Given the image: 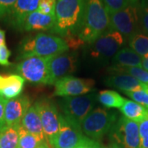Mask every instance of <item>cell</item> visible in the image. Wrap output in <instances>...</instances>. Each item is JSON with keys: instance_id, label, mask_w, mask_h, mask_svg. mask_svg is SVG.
<instances>
[{"instance_id": "cell-29", "label": "cell", "mask_w": 148, "mask_h": 148, "mask_svg": "<svg viewBox=\"0 0 148 148\" xmlns=\"http://www.w3.org/2000/svg\"><path fill=\"white\" fill-rule=\"evenodd\" d=\"M124 94H126L128 97L132 99L133 101L148 109V89L124 92Z\"/></svg>"}, {"instance_id": "cell-25", "label": "cell", "mask_w": 148, "mask_h": 148, "mask_svg": "<svg viewBox=\"0 0 148 148\" xmlns=\"http://www.w3.org/2000/svg\"><path fill=\"white\" fill-rule=\"evenodd\" d=\"M129 48L143 57L148 53V35L140 31L134 34L128 40Z\"/></svg>"}, {"instance_id": "cell-36", "label": "cell", "mask_w": 148, "mask_h": 148, "mask_svg": "<svg viewBox=\"0 0 148 148\" xmlns=\"http://www.w3.org/2000/svg\"><path fill=\"white\" fill-rule=\"evenodd\" d=\"M7 99L3 95H0V132L3 131L6 127L5 116H4V110Z\"/></svg>"}, {"instance_id": "cell-24", "label": "cell", "mask_w": 148, "mask_h": 148, "mask_svg": "<svg viewBox=\"0 0 148 148\" xmlns=\"http://www.w3.org/2000/svg\"><path fill=\"white\" fill-rule=\"evenodd\" d=\"M19 131V142L17 148H38L42 144L46 143V140L39 138L27 130L21 125L18 127Z\"/></svg>"}, {"instance_id": "cell-16", "label": "cell", "mask_w": 148, "mask_h": 148, "mask_svg": "<svg viewBox=\"0 0 148 148\" xmlns=\"http://www.w3.org/2000/svg\"><path fill=\"white\" fill-rule=\"evenodd\" d=\"M55 27V16L43 14L35 11L28 15L23 23L21 31L25 32H50Z\"/></svg>"}, {"instance_id": "cell-42", "label": "cell", "mask_w": 148, "mask_h": 148, "mask_svg": "<svg viewBox=\"0 0 148 148\" xmlns=\"http://www.w3.org/2000/svg\"><path fill=\"white\" fill-rule=\"evenodd\" d=\"M138 1H140V0H132V2H138Z\"/></svg>"}, {"instance_id": "cell-37", "label": "cell", "mask_w": 148, "mask_h": 148, "mask_svg": "<svg viewBox=\"0 0 148 148\" xmlns=\"http://www.w3.org/2000/svg\"><path fill=\"white\" fill-rule=\"evenodd\" d=\"M142 68L148 71V53L142 57Z\"/></svg>"}, {"instance_id": "cell-2", "label": "cell", "mask_w": 148, "mask_h": 148, "mask_svg": "<svg viewBox=\"0 0 148 148\" xmlns=\"http://www.w3.org/2000/svg\"><path fill=\"white\" fill-rule=\"evenodd\" d=\"M69 48L62 37L47 33H37L22 40L19 45L18 58L22 60L30 57H50L68 52Z\"/></svg>"}, {"instance_id": "cell-21", "label": "cell", "mask_w": 148, "mask_h": 148, "mask_svg": "<svg viewBox=\"0 0 148 148\" xmlns=\"http://www.w3.org/2000/svg\"><path fill=\"white\" fill-rule=\"evenodd\" d=\"M119 110L123 116L138 123L148 117V109L133 101L126 100Z\"/></svg>"}, {"instance_id": "cell-3", "label": "cell", "mask_w": 148, "mask_h": 148, "mask_svg": "<svg viewBox=\"0 0 148 148\" xmlns=\"http://www.w3.org/2000/svg\"><path fill=\"white\" fill-rule=\"evenodd\" d=\"M110 28V16L102 0H85V13L79 37L91 45Z\"/></svg>"}, {"instance_id": "cell-14", "label": "cell", "mask_w": 148, "mask_h": 148, "mask_svg": "<svg viewBox=\"0 0 148 148\" xmlns=\"http://www.w3.org/2000/svg\"><path fill=\"white\" fill-rule=\"evenodd\" d=\"M31 106L32 101L27 95H21L14 99L7 100L4 110L6 127L21 125L23 117Z\"/></svg>"}, {"instance_id": "cell-20", "label": "cell", "mask_w": 148, "mask_h": 148, "mask_svg": "<svg viewBox=\"0 0 148 148\" xmlns=\"http://www.w3.org/2000/svg\"><path fill=\"white\" fill-rule=\"evenodd\" d=\"M25 84V79L18 74H11L5 76L4 86L0 95L6 99H14L21 93Z\"/></svg>"}, {"instance_id": "cell-33", "label": "cell", "mask_w": 148, "mask_h": 148, "mask_svg": "<svg viewBox=\"0 0 148 148\" xmlns=\"http://www.w3.org/2000/svg\"><path fill=\"white\" fill-rule=\"evenodd\" d=\"M16 0H0V18H4L14 6Z\"/></svg>"}, {"instance_id": "cell-31", "label": "cell", "mask_w": 148, "mask_h": 148, "mask_svg": "<svg viewBox=\"0 0 148 148\" xmlns=\"http://www.w3.org/2000/svg\"><path fill=\"white\" fill-rule=\"evenodd\" d=\"M140 132V148H148V117L139 123Z\"/></svg>"}, {"instance_id": "cell-22", "label": "cell", "mask_w": 148, "mask_h": 148, "mask_svg": "<svg viewBox=\"0 0 148 148\" xmlns=\"http://www.w3.org/2000/svg\"><path fill=\"white\" fill-rule=\"evenodd\" d=\"M97 101L106 108L120 109L126 99L114 90H101L97 95Z\"/></svg>"}, {"instance_id": "cell-26", "label": "cell", "mask_w": 148, "mask_h": 148, "mask_svg": "<svg viewBox=\"0 0 148 148\" xmlns=\"http://www.w3.org/2000/svg\"><path fill=\"white\" fill-rule=\"evenodd\" d=\"M110 72L114 73H125L132 76L141 82L148 85V71L141 67H116L112 66Z\"/></svg>"}, {"instance_id": "cell-9", "label": "cell", "mask_w": 148, "mask_h": 148, "mask_svg": "<svg viewBox=\"0 0 148 148\" xmlns=\"http://www.w3.org/2000/svg\"><path fill=\"white\" fill-rule=\"evenodd\" d=\"M110 136L122 148H140L139 123L122 115L111 128Z\"/></svg>"}, {"instance_id": "cell-1", "label": "cell", "mask_w": 148, "mask_h": 148, "mask_svg": "<svg viewBox=\"0 0 148 148\" xmlns=\"http://www.w3.org/2000/svg\"><path fill=\"white\" fill-rule=\"evenodd\" d=\"M85 13V0H57L53 34L64 37L79 35Z\"/></svg>"}, {"instance_id": "cell-6", "label": "cell", "mask_w": 148, "mask_h": 148, "mask_svg": "<svg viewBox=\"0 0 148 148\" xmlns=\"http://www.w3.org/2000/svg\"><path fill=\"white\" fill-rule=\"evenodd\" d=\"M139 3L131 2L130 4L122 10L109 14L110 28L119 32L128 40L137 32L142 31L139 15Z\"/></svg>"}, {"instance_id": "cell-11", "label": "cell", "mask_w": 148, "mask_h": 148, "mask_svg": "<svg viewBox=\"0 0 148 148\" xmlns=\"http://www.w3.org/2000/svg\"><path fill=\"white\" fill-rule=\"evenodd\" d=\"M95 82L90 78H80L68 76L54 83L53 95L55 96H77L86 95L93 90Z\"/></svg>"}, {"instance_id": "cell-38", "label": "cell", "mask_w": 148, "mask_h": 148, "mask_svg": "<svg viewBox=\"0 0 148 148\" xmlns=\"http://www.w3.org/2000/svg\"><path fill=\"white\" fill-rule=\"evenodd\" d=\"M5 44V32L0 29V45H3Z\"/></svg>"}, {"instance_id": "cell-34", "label": "cell", "mask_w": 148, "mask_h": 148, "mask_svg": "<svg viewBox=\"0 0 148 148\" xmlns=\"http://www.w3.org/2000/svg\"><path fill=\"white\" fill-rule=\"evenodd\" d=\"M75 148H103L98 141H95L93 139L87 138V137H83L77 146Z\"/></svg>"}, {"instance_id": "cell-23", "label": "cell", "mask_w": 148, "mask_h": 148, "mask_svg": "<svg viewBox=\"0 0 148 148\" xmlns=\"http://www.w3.org/2000/svg\"><path fill=\"white\" fill-rule=\"evenodd\" d=\"M19 126H7L0 132V148H17Z\"/></svg>"}, {"instance_id": "cell-28", "label": "cell", "mask_w": 148, "mask_h": 148, "mask_svg": "<svg viewBox=\"0 0 148 148\" xmlns=\"http://www.w3.org/2000/svg\"><path fill=\"white\" fill-rule=\"evenodd\" d=\"M139 15L141 30L148 35V0H140Z\"/></svg>"}, {"instance_id": "cell-32", "label": "cell", "mask_w": 148, "mask_h": 148, "mask_svg": "<svg viewBox=\"0 0 148 148\" xmlns=\"http://www.w3.org/2000/svg\"><path fill=\"white\" fill-rule=\"evenodd\" d=\"M63 39L64 40V41L66 42V44L68 45L69 49H77L80 47L83 46L86 43L84 41H82L81 40V38L79 36L77 35H69V36H66L63 37Z\"/></svg>"}, {"instance_id": "cell-18", "label": "cell", "mask_w": 148, "mask_h": 148, "mask_svg": "<svg viewBox=\"0 0 148 148\" xmlns=\"http://www.w3.org/2000/svg\"><path fill=\"white\" fill-rule=\"evenodd\" d=\"M21 125L27 132L38 136L39 138H42L44 140H46L43 130L42 123H41L40 114L34 105L29 108L25 116L23 117L21 122Z\"/></svg>"}, {"instance_id": "cell-7", "label": "cell", "mask_w": 148, "mask_h": 148, "mask_svg": "<svg viewBox=\"0 0 148 148\" xmlns=\"http://www.w3.org/2000/svg\"><path fill=\"white\" fill-rule=\"evenodd\" d=\"M49 57H30L16 65V71L24 79L34 84L49 85Z\"/></svg>"}, {"instance_id": "cell-12", "label": "cell", "mask_w": 148, "mask_h": 148, "mask_svg": "<svg viewBox=\"0 0 148 148\" xmlns=\"http://www.w3.org/2000/svg\"><path fill=\"white\" fill-rule=\"evenodd\" d=\"M84 137L82 127L60 114V125L53 141V148H75Z\"/></svg>"}, {"instance_id": "cell-39", "label": "cell", "mask_w": 148, "mask_h": 148, "mask_svg": "<svg viewBox=\"0 0 148 148\" xmlns=\"http://www.w3.org/2000/svg\"><path fill=\"white\" fill-rule=\"evenodd\" d=\"M103 148H122L120 146H119L117 143H111L109 145H107L106 147H104Z\"/></svg>"}, {"instance_id": "cell-4", "label": "cell", "mask_w": 148, "mask_h": 148, "mask_svg": "<svg viewBox=\"0 0 148 148\" xmlns=\"http://www.w3.org/2000/svg\"><path fill=\"white\" fill-rule=\"evenodd\" d=\"M118 114L112 110L98 107L90 112L82 123V130L86 137L98 141L110 132L115 124Z\"/></svg>"}, {"instance_id": "cell-27", "label": "cell", "mask_w": 148, "mask_h": 148, "mask_svg": "<svg viewBox=\"0 0 148 148\" xmlns=\"http://www.w3.org/2000/svg\"><path fill=\"white\" fill-rule=\"evenodd\" d=\"M109 14L125 8L130 4L132 0H102Z\"/></svg>"}, {"instance_id": "cell-10", "label": "cell", "mask_w": 148, "mask_h": 148, "mask_svg": "<svg viewBox=\"0 0 148 148\" xmlns=\"http://www.w3.org/2000/svg\"><path fill=\"white\" fill-rule=\"evenodd\" d=\"M34 106L40 114L46 140L52 146L58 134L60 125V114L58 113L57 106L48 98L40 99L34 104Z\"/></svg>"}, {"instance_id": "cell-30", "label": "cell", "mask_w": 148, "mask_h": 148, "mask_svg": "<svg viewBox=\"0 0 148 148\" xmlns=\"http://www.w3.org/2000/svg\"><path fill=\"white\" fill-rule=\"evenodd\" d=\"M57 0H40L39 3L37 11L43 14L54 16L55 15V7Z\"/></svg>"}, {"instance_id": "cell-15", "label": "cell", "mask_w": 148, "mask_h": 148, "mask_svg": "<svg viewBox=\"0 0 148 148\" xmlns=\"http://www.w3.org/2000/svg\"><path fill=\"white\" fill-rule=\"evenodd\" d=\"M40 0H16L14 6L4 17L6 21L16 30L21 31L28 15L38 9Z\"/></svg>"}, {"instance_id": "cell-5", "label": "cell", "mask_w": 148, "mask_h": 148, "mask_svg": "<svg viewBox=\"0 0 148 148\" xmlns=\"http://www.w3.org/2000/svg\"><path fill=\"white\" fill-rule=\"evenodd\" d=\"M97 101V95L95 93L77 96L64 97L58 101L62 114L68 119L82 127L84 121L95 106Z\"/></svg>"}, {"instance_id": "cell-41", "label": "cell", "mask_w": 148, "mask_h": 148, "mask_svg": "<svg viewBox=\"0 0 148 148\" xmlns=\"http://www.w3.org/2000/svg\"><path fill=\"white\" fill-rule=\"evenodd\" d=\"M38 148H49V146L48 145V142H46V143H45L44 144H42L40 147Z\"/></svg>"}, {"instance_id": "cell-40", "label": "cell", "mask_w": 148, "mask_h": 148, "mask_svg": "<svg viewBox=\"0 0 148 148\" xmlns=\"http://www.w3.org/2000/svg\"><path fill=\"white\" fill-rule=\"evenodd\" d=\"M4 82H5V76L0 75V91L3 88L4 86Z\"/></svg>"}, {"instance_id": "cell-13", "label": "cell", "mask_w": 148, "mask_h": 148, "mask_svg": "<svg viewBox=\"0 0 148 148\" xmlns=\"http://www.w3.org/2000/svg\"><path fill=\"white\" fill-rule=\"evenodd\" d=\"M77 58L72 53L64 52L49 57V85L54 83L59 79L71 76L77 69Z\"/></svg>"}, {"instance_id": "cell-8", "label": "cell", "mask_w": 148, "mask_h": 148, "mask_svg": "<svg viewBox=\"0 0 148 148\" xmlns=\"http://www.w3.org/2000/svg\"><path fill=\"white\" fill-rule=\"evenodd\" d=\"M126 42L127 39L119 32L109 28L91 44L90 56L98 59L113 58Z\"/></svg>"}, {"instance_id": "cell-19", "label": "cell", "mask_w": 148, "mask_h": 148, "mask_svg": "<svg viewBox=\"0 0 148 148\" xmlns=\"http://www.w3.org/2000/svg\"><path fill=\"white\" fill-rule=\"evenodd\" d=\"M113 66L116 67H141L142 57L128 47H123L112 58Z\"/></svg>"}, {"instance_id": "cell-17", "label": "cell", "mask_w": 148, "mask_h": 148, "mask_svg": "<svg viewBox=\"0 0 148 148\" xmlns=\"http://www.w3.org/2000/svg\"><path fill=\"white\" fill-rule=\"evenodd\" d=\"M105 82L107 86L117 88L123 92L148 89V85L143 83L132 76L125 73L113 74L107 77Z\"/></svg>"}, {"instance_id": "cell-35", "label": "cell", "mask_w": 148, "mask_h": 148, "mask_svg": "<svg viewBox=\"0 0 148 148\" xmlns=\"http://www.w3.org/2000/svg\"><path fill=\"white\" fill-rule=\"evenodd\" d=\"M11 52L6 45H0V65L9 66L11 65L8 58L10 57Z\"/></svg>"}]
</instances>
